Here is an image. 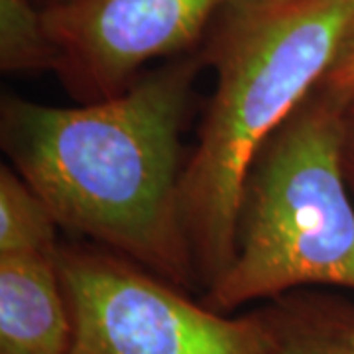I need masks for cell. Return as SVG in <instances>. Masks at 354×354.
I'll return each instance as SVG.
<instances>
[{
    "instance_id": "cell-10",
    "label": "cell",
    "mask_w": 354,
    "mask_h": 354,
    "mask_svg": "<svg viewBox=\"0 0 354 354\" xmlns=\"http://www.w3.org/2000/svg\"><path fill=\"white\" fill-rule=\"evenodd\" d=\"M317 91H321L344 109L354 104V24Z\"/></svg>"
},
{
    "instance_id": "cell-7",
    "label": "cell",
    "mask_w": 354,
    "mask_h": 354,
    "mask_svg": "<svg viewBox=\"0 0 354 354\" xmlns=\"http://www.w3.org/2000/svg\"><path fill=\"white\" fill-rule=\"evenodd\" d=\"M266 354H354V304L319 293H286L256 311Z\"/></svg>"
},
{
    "instance_id": "cell-1",
    "label": "cell",
    "mask_w": 354,
    "mask_h": 354,
    "mask_svg": "<svg viewBox=\"0 0 354 354\" xmlns=\"http://www.w3.org/2000/svg\"><path fill=\"white\" fill-rule=\"evenodd\" d=\"M199 69L197 57H179L118 95L75 106L2 102V148L57 225L181 290L199 281L183 216L181 156Z\"/></svg>"
},
{
    "instance_id": "cell-2",
    "label": "cell",
    "mask_w": 354,
    "mask_h": 354,
    "mask_svg": "<svg viewBox=\"0 0 354 354\" xmlns=\"http://www.w3.org/2000/svg\"><path fill=\"white\" fill-rule=\"evenodd\" d=\"M213 22L201 55L215 69V93L183 176L185 228L207 288L234 256L254 156L330 69L354 0H228Z\"/></svg>"
},
{
    "instance_id": "cell-8",
    "label": "cell",
    "mask_w": 354,
    "mask_h": 354,
    "mask_svg": "<svg viewBox=\"0 0 354 354\" xmlns=\"http://www.w3.org/2000/svg\"><path fill=\"white\" fill-rule=\"evenodd\" d=\"M57 221L12 165L0 169V256L57 252Z\"/></svg>"
},
{
    "instance_id": "cell-6",
    "label": "cell",
    "mask_w": 354,
    "mask_h": 354,
    "mask_svg": "<svg viewBox=\"0 0 354 354\" xmlns=\"http://www.w3.org/2000/svg\"><path fill=\"white\" fill-rule=\"evenodd\" d=\"M57 254L0 256V354H69L71 313Z\"/></svg>"
},
{
    "instance_id": "cell-11",
    "label": "cell",
    "mask_w": 354,
    "mask_h": 354,
    "mask_svg": "<svg viewBox=\"0 0 354 354\" xmlns=\"http://www.w3.org/2000/svg\"><path fill=\"white\" fill-rule=\"evenodd\" d=\"M344 167L348 185L354 191V104L344 113Z\"/></svg>"
},
{
    "instance_id": "cell-9",
    "label": "cell",
    "mask_w": 354,
    "mask_h": 354,
    "mask_svg": "<svg viewBox=\"0 0 354 354\" xmlns=\"http://www.w3.org/2000/svg\"><path fill=\"white\" fill-rule=\"evenodd\" d=\"M57 51L44 10L32 0H0V69L4 73L55 71Z\"/></svg>"
},
{
    "instance_id": "cell-5",
    "label": "cell",
    "mask_w": 354,
    "mask_h": 354,
    "mask_svg": "<svg viewBox=\"0 0 354 354\" xmlns=\"http://www.w3.org/2000/svg\"><path fill=\"white\" fill-rule=\"evenodd\" d=\"M228 0H55L44 8L55 71L77 101L118 95L158 57L185 51Z\"/></svg>"
},
{
    "instance_id": "cell-3",
    "label": "cell",
    "mask_w": 354,
    "mask_h": 354,
    "mask_svg": "<svg viewBox=\"0 0 354 354\" xmlns=\"http://www.w3.org/2000/svg\"><path fill=\"white\" fill-rule=\"evenodd\" d=\"M346 109L313 91L254 156L234 256L207 288L227 313L305 286L354 291V205L344 167Z\"/></svg>"
},
{
    "instance_id": "cell-4",
    "label": "cell",
    "mask_w": 354,
    "mask_h": 354,
    "mask_svg": "<svg viewBox=\"0 0 354 354\" xmlns=\"http://www.w3.org/2000/svg\"><path fill=\"white\" fill-rule=\"evenodd\" d=\"M69 354H266L256 313L230 319L181 288L97 248H59Z\"/></svg>"
}]
</instances>
